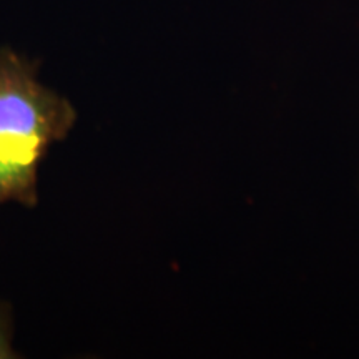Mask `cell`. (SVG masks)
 <instances>
[{
	"instance_id": "obj_2",
	"label": "cell",
	"mask_w": 359,
	"mask_h": 359,
	"mask_svg": "<svg viewBox=\"0 0 359 359\" xmlns=\"http://www.w3.org/2000/svg\"><path fill=\"white\" fill-rule=\"evenodd\" d=\"M17 358L12 346V320L8 309L0 303V359Z\"/></svg>"
},
{
	"instance_id": "obj_1",
	"label": "cell",
	"mask_w": 359,
	"mask_h": 359,
	"mask_svg": "<svg viewBox=\"0 0 359 359\" xmlns=\"http://www.w3.org/2000/svg\"><path fill=\"white\" fill-rule=\"evenodd\" d=\"M75 123V107L40 82L37 65L0 48V205H37L42 158Z\"/></svg>"
}]
</instances>
